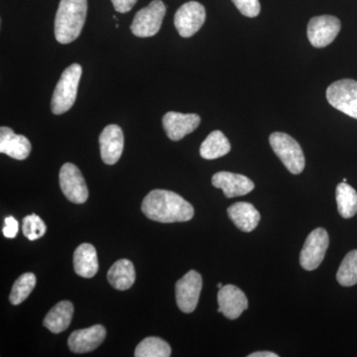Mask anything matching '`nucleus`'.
I'll use <instances>...</instances> for the list:
<instances>
[{"label":"nucleus","mask_w":357,"mask_h":357,"mask_svg":"<svg viewBox=\"0 0 357 357\" xmlns=\"http://www.w3.org/2000/svg\"><path fill=\"white\" fill-rule=\"evenodd\" d=\"M141 210L149 220L162 223L189 222L195 215L189 202L166 190L150 192L143 199Z\"/></svg>","instance_id":"1"},{"label":"nucleus","mask_w":357,"mask_h":357,"mask_svg":"<svg viewBox=\"0 0 357 357\" xmlns=\"http://www.w3.org/2000/svg\"><path fill=\"white\" fill-rule=\"evenodd\" d=\"M88 13V0H61L55 18V37L70 44L81 34Z\"/></svg>","instance_id":"2"},{"label":"nucleus","mask_w":357,"mask_h":357,"mask_svg":"<svg viewBox=\"0 0 357 357\" xmlns=\"http://www.w3.org/2000/svg\"><path fill=\"white\" fill-rule=\"evenodd\" d=\"M83 69L79 64L70 65L63 72L52 96L51 109L54 114H65L74 105Z\"/></svg>","instance_id":"3"},{"label":"nucleus","mask_w":357,"mask_h":357,"mask_svg":"<svg viewBox=\"0 0 357 357\" xmlns=\"http://www.w3.org/2000/svg\"><path fill=\"white\" fill-rule=\"evenodd\" d=\"M270 145L289 172L298 175L304 171L305 156L299 143L288 134L274 132L270 135Z\"/></svg>","instance_id":"4"},{"label":"nucleus","mask_w":357,"mask_h":357,"mask_svg":"<svg viewBox=\"0 0 357 357\" xmlns=\"http://www.w3.org/2000/svg\"><path fill=\"white\" fill-rule=\"evenodd\" d=\"M166 14V6L161 0H153L134 16L131 31L141 38L152 37L159 32Z\"/></svg>","instance_id":"5"},{"label":"nucleus","mask_w":357,"mask_h":357,"mask_svg":"<svg viewBox=\"0 0 357 357\" xmlns=\"http://www.w3.org/2000/svg\"><path fill=\"white\" fill-rule=\"evenodd\" d=\"M326 98L333 107L357 119V81L344 79L326 89Z\"/></svg>","instance_id":"6"},{"label":"nucleus","mask_w":357,"mask_h":357,"mask_svg":"<svg viewBox=\"0 0 357 357\" xmlns=\"http://www.w3.org/2000/svg\"><path fill=\"white\" fill-rule=\"evenodd\" d=\"M330 245V237L326 229L319 227L312 230L301 251L300 264L307 271L317 269L323 262Z\"/></svg>","instance_id":"7"},{"label":"nucleus","mask_w":357,"mask_h":357,"mask_svg":"<svg viewBox=\"0 0 357 357\" xmlns=\"http://www.w3.org/2000/svg\"><path fill=\"white\" fill-rule=\"evenodd\" d=\"M203 288V279L195 270L176 283V301L178 309L185 314H191L198 306L199 295Z\"/></svg>","instance_id":"8"},{"label":"nucleus","mask_w":357,"mask_h":357,"mask_svg":"<svg viewBox=\"0 0 357 357\" xmlns=\"http://www.w3.org/2000/svg\"><path fill=\"white\" fill-rule=\"evenodd\" d=\"M61 190L66 198L74 204L86 203L89 190L81 171L72 163H66L59 174Z\"/></svg>","instance_id":"9"},{"label":"nucleus","mask_w":357,"mask_h":357,"mask_svg":"<svg viewBox=\"0 0 357 357\" xmlns=\"http://www.w3.org/2000/svg\"><path fill=\"white\" fill-rule=\"evenodd\" d=\"M206 21V9L199 2L190 1L178 9L174 24L181 36L190 38L201 29Z\"/></svg>","instance_id":"10"},{"label":"nucleus","mask_w":357,"mask_h":357,"mask_svg":"<svg viewBox=\"0 0 357 357\" xmlns=\"http://www.w3.org/2000/svg\"><path fill=\"white\" fill-rule=\"evenodd\" d=\"M340 28L342 23L335 16H317L307 25V38L314 48H325L337 38Z\"/></svg>","instance_id":"11"},{"label":"nucleus","mask_w":357,"mask_h":357,"mask_svg":"<svg viewBox=\"0 0 357 357\" xmlns=\"http://www.w3.org/2000/svg\"><path fill=\"white\" fill-rule=\"evenodd\" d=\"M218 312H222L225 318L236 319L248 307V301L245 294L234 285L223 286L218 294Z\"/></svg>","instance_id":"12"},{"label":"nucleus","mask_w":357,"mask_h":357,"mask_svg":"<svg viewBox=\"0 0 357 357\" xmlns=\"http://www.w3.org/2000/svg\"><path fill=\"white\" fill-rule=\"evenodd\" d=\"M162 122L169 139L178 141L199 128L201 117L196 114H184L169 112L164 115Z\"/></svg>","instance_id":"13"},{"label":"nucleus","mask_w":357,"mask_h":357,"mask_svg":"<svg viewBox=\"0 0 357 357\" xmlns=\"http://www.w3.org/2000/svg\"><path fill=\"white\" fill-rule=\"evenodd\" d=\"M107 337V330L102 325H96L70 333L68 345L75 354H86L98 349Z\"/></svg>","instance_id":"14"},{"label":"nucleus","mask_w":357,"mask_h":357,"mask_svg":"<svg viewBox=\"0 0 357 357\" xmlns=\"http://www.w3.org/2000/svg\"><path fill=\"white\" fill-rule=\"evenodd\" d=\"M100 155L107 165H114L121 159L124 147V136L116 124H110L100 135Z\"/></svg>","instance_id":"15"},{"label":"nucleus","mask_w":357,"mask_h":357,"mask_svg":"<svg viewBox=\"0 0 357 357\" xmlns=\"http://www.w3.org/2000/svg\"><path fill=\"white\" fill-rule=\"evenodd\" d=\"M213 187L222 189L227 198L245 196L255 189L250 178L241 174L218 172L211 178Z\"/></svg>","instance_id":"16"},{"label":"nucleus","mask_w":357,"mask_h":357,"mask_svg":"<svg viewBox=\"0 0 357 357\" xmlns=\"http://www.w3.org/2000/svg\"><path fill=\"white\" fill-rule=\"evenodd\" d=\"M0 152L15 160H25L31 152V143L23 135H18L13 129L0 128Z\"/></svg>","instance_id":"17"},{"label":"nucleus","mask_w":357,"mask_h":357,"mask_svg":"<svg viewBox=\"0 0 357 357\" xmlns=\"http://www.w3.org/2000/svg\"><path fill=\"white\" fill-rule=\"evenodd\" d=\"M227 215L237 229L243 232L253 231L260 222L259 211L253 204L246 202H239L227 208Z\"/></svg>","instance_id":"18"},{"label":"nucleus","mask_w":357,"mask_h":357,"mask_svg":"<svg viewBox=\"0 0 357 357\" xmlns=\"http://www.w3.org/2000/svg\"><path fill=\"white\" fill-rule=\"evenodd\" d=\"M74 269L84 278H93L98 273V259L95 246L83 243L75 250Z\"/></svg>","instance_id":"19"},{"label":"nucleus","mask_w":357,"mask_h":357,"mask_svg":"<svg viewBox=\"0 0 357 357\" xmlns=\"http://www.w3.org/2000/svg\"><path fill=\"white\" fill-rule=\"evenodd\" d=\"M74 316V306L70 301H62L56 306L52 307L46 318L44 319L43 325L53 333H60L67 330Z\"/></svg>","instance_id":"20"},{"label":"nucleus","mask_w":357,"mask_h":357,"mask_svg":"<svg viewBox=\"0 0 357 357\" xmlns=\"http://www.w3.org/2000/svg\"><path fill=\"white\" fill-rule=\"evenodd\" d=\"M136 273L133 263L128 259H121L114 263L107 273L110 285L119 291L128 290L135 282Z\"/></svg>","instance_id":"21"},{"label":"nucleus","mask_w":357,"mask_h":357,"mask_svg":"<svg viewBox=\"0 0 357 357\" xmlns=\"http://www.w3.org/2000/svg\"><path fill=\"white\" fill-rule=\"evenodd\" d=\"M230 143L225 134L220 130L213 131L202 143L199 153L204 159L215 160L229 154Z\"/></svg>","instance_id":"22"},{"label":"nucleus","mask_w":357,"mask_h":357,"mask_svg":"<svg viewBox=\"0 0 357 357\" xmlns=\"http://www.w3.org/2000/svg\"><path fill=\"white\" fill-rule=\"evenodd\" d=\"M337 210L344 218H351L357 213V192L351 185L342 182L337 185Z\"/></svg>","instance_id":"23"},{"label":"nucleus","mask_w":357,"mask_h":357,"mask_svg":"<svg viewBox=\"0 0 357 357\" xmlns=\"http://www.w3.org/2000/svg\"><path fill=\"white\" fill-rule=\"evenodd\" d=\"M172 354L170 345L162 338L146 337L136 347V357H169Z\"/></svg>","instance_id":"24"},{"label":"nucleus","mask_w":357,"mask_h":357,"mask_svg":"<svg viewBox=\"0 0 357 357\" xmlns=\"http://www.w3.org/2000/svg\"><path fill=\"white\" fill-rule=\"evenodd\" d=\"M337 279L344 287H351L357 284V249L345 255L338 268Z\"/></svg>","instance_id":"25"},{"label":"nucleus","mask_w":357,"mask_h":357,"mask_svg":"<svg viewBox=\"0 0 357 357\" xmlns=\"http://www.w3.org/2000/svg\"><path fill=\"white\" fill-rule=\"evenodd\" d=\"M36 286V276L33 273H25L21 275L20 278L14 283L11 290L9 300L14 306L21 304L27 299L28 296L31 294Z\"/></svg>","instance_id":"26"},{"label":"nucleus","mask_w":357,"mask_h":357,"mask_svg":"<svg viewBox=\"0 0 357 357\" xmlns=\"http://www.w3.org/2000/svg\"><path fill=\"white\" fill-rule=\"evenodd\" d=\"M22 231L29 241H36L46 234V225L38 215H28L23 220Z\"/></svg>","instance_id":"27"},{"label":"nucleus","mask_w":357,"mask_h":357,"mask_svg":"<svg viewBox=\"0 0 357 357\" xmlns=\"http://www.w3.org/2000/svg\"><path fill=\"white\" fill-rule=\"evenodd\" d=\"M241 13L246 17L255 18L261 11L259 0H231Z\"/></svg>","instance_id":"28"},{"label":"nucleus","mask_w":357,"mask_h":357,"mask_svg":"<svg viewBox=\"0 0 357 357\" xmlns=\"http://www.w3.org/2000/svg\"><path fill=\"white\" fill-rule=\"evenodd\" d=\"M4 223H6V227L2 229L3 236L7 237V238H14L16 234H17L18 229H20L17 220L13 217H7L6 220H4Z\"/></svg>","instance_id":"29"},{"label":"nucleus","mask_w":357,"mask_h":357,"mask_svg":"<svg viewBox=\"0 0 357 357\" xmlns=\"http://www.w3.org/2000/svg\"><path fill=\"white\" fill-rule=\"evenodd\" d=\"M115 10L119 13H126L135 6L137 0H112Z\"/></svg>","instance_id":"30"},{"label":"nucleus","mask_w":357,"mask_h":357,"mask_svg":"<svg viewBox=\"0 0 357 357\" xmlns=\"http://www.w3.org/2000/svg\"><path fill=\"white\" fill-rule=\"evenodd\" d=\"M278 354L271 351H257L249 354L248 357H278Z\"/></svg>","instance_id":"31"},{"label":"nucleus","mask_w":357,"mask_h":357,"mask_svg":"<svg viewBox=\"0 0 357 357\" xmlns=\"http://www.w3.org/2000/svg\"><path fill=\"white\" fill-rule=\"evenodd\" d=\"M222 287H223V286H222V283H218V289H220V288H222Z\"/></svg>","instance_id":"32"}]
</instances>
